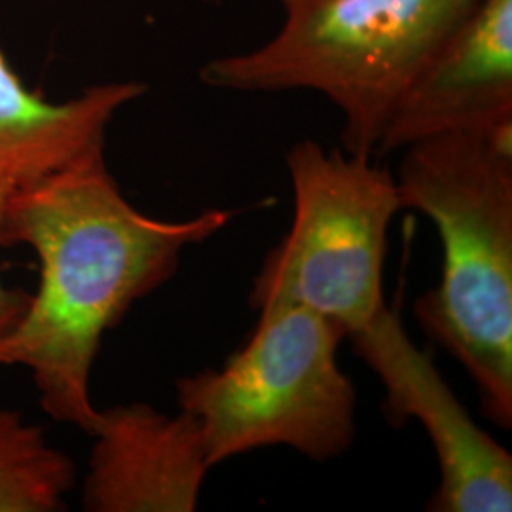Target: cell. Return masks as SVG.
<instances>
[{"label":"cell","instance_id":"cell-1","mask_svg":"<svg viewBox=\"0 0 512 512\" xmlns=\"http://www.w3.org/2000/svg\"><path fill=\"white\" fill-rule=\"evenodd\" d=\"M236 215L205 209L190 219L150 217L122 194L105 154L10 190L0 247H29L40 281L0 340V368H25L42 410L92 435L99 408L90 385L103 336L175 275L186 247L213 238Z\"/></svg>","mask_w":512,"mask_h":512},{"label":"cell","instance_id":"cell-2","mask_svg":"<svg viewBox=\"0 0 512 512\" xmlns=\"http://www.w3.org/2000/svg\"><path fill=\"white\" fill-rule=\"evenodd\" d=\"M395 181L444 251L439 285L414 308L421 330L467 370L484 416L511 429L512 120L404 147Z\"/></svg>","mask_w":512,"mask_h":512},{"label":"cell","instance_id":"cell-3","mask_svg":"<svg viewBox=\"0 0 512 512\" xmlns=\"http://www.w3.org/2000/svg\"><path fill=\"white\" fill-rule=\"evenodd\" d=\"M475 0H294L274 37L207 61L213 90L325 95L351 156L372 158L403 93Z\"/></svg>","mask_w":512,"mask_h":512},{"label":"cell","instance_id":"cell-4","mask_svg":"<svg viewBox=\"0 0 512 512\" xmlns=\"http://www.w3.org/2000/svg\"><path fill=\"white\" fill-rule=\"evenodd\" d=\"M258 325L222 368L177 380V403L202 425L211 467L268 446L313 461L355 440V387L338 365L344 332L302 306L258 311Z\"/></svg>","mask_w":512,"mask_h":512},{"label":"cell","instance_id":"cell-5","mask_svg":"<svg viewBox=\"0 0 512 512\" xmlns=\"http://www.w3.org/2000/svg\"><path fill=\"white\" fill-rule=\"evenodd\" d=\"M291 230L262 262L249 304L302 306L349 338L385 308L387 232L403 211L395 175L370 158L304 139L287 152Z\"/></svg>","mask_w":512,"mask_h":512},{"label":"cell","instance_id":"cell-6","mask_svg":"<svg viewBox=\"0 0 512 512\" xmlns=\"http://www.w3.org/2000/svg\"><path fill=\"white\" fill-rule=\"evenodd\" d=\"M348 340L384 385L387 421L393 427L418 421L429 435L440 482L427 511L511 512L509 450L476 425L433 359L412 342L399 313L385 306Z\"/></svg>","mask_w":512,"mask_h":512},{"label":"cell","instance_id":"cell-7","mask_svg":"<svg viewBox=\"0 0 512 512\" xmlns=\"http://www.w3.org/2000/svg\"><path fill=\"white\" fill-rule=\"evenodd\" d=\"M512 120V0H475L408 84L376 154Z\"/></svg>","mask_w":512,"mask_h":512},{"label":"cell","instance_id":"cell-8","mask_svg":"<svg viewBox=\"0 0 512 512\" xmlns=\"http://www.w3.org/2000/svg\"><path fill=\"white\" fill-rule=\"evenodd\" d=\"M82 509L192 512L213 469L202 425L190 412L169 416L150 404L99 410L92 431Z\"/></svg>","mask_w":512,"mask_h":512},{"label":"cell","instance_id":"cell-9","mask_svg":"<svg viewBox=\"0 0 512 512\" xmlns=\"http://www.w3.org/2000/svg\"><path fill=\"white\" fill-rule=\"evenodd\" d=\"M145 93L135 80L105 82L55 103L27 88L0 52V186L19 190L105 154L110 122Z\"/></svg>","mask_w":512,"mask_h":512},{"label":"cell","instance_id":"cell-10","mask_svg":"<svg viewBox=\"0 0 512 512\" xmlns=\"http://www.w3.org/2000/svg\"><path fill=\"white\" fill-rule=\"evenodd\" d=\"M74 478L71 458L38 425L0 408V512L61 511Z\"/></svg>","mask_w":512,"mask_h":512},{"label":"cell","instance_id":"cell-11","mask_svg":"<svg viewBox=\"0 0 512 512\" xmlns=\"http://www.w3.org/2000/svg\"><path fill=\"white\" fill-rule=\"evenodd\" d=\"M8 192L10 190L0 186V215H2V207ZM29 300H31V293H27L21 287L6 285L0 277V340L18 325L19 319L23 317V313L29 306Z\"/></svg>","mask_w":512,"mask_h":512},{"label":"cell","instance_id":"cell-12","mask_svg":"<svg viewBox=\"0 0 512 512\" xmlns=\"http://www.w3.org/2000/svg\"><path fill=\"white\" fill-rule=\"evenodd\" d=\"M281 6H287V4H291V2H294V0H277Z\"/></svg>","mask_w":512,"mask_h":512},{"label":"cell","instance_id":"cell-13","mask_svg":"<svg viewBox=\"0 0 512 512\" xmlns=\"http://www.w3.org/2000/svg\"><path fill=\"white\" fill-rule=\"evenodd\" d=\"M200 2H222V0H200Z\"/></svg>","mask_w":512,"mask_h":512}]
</instances>
